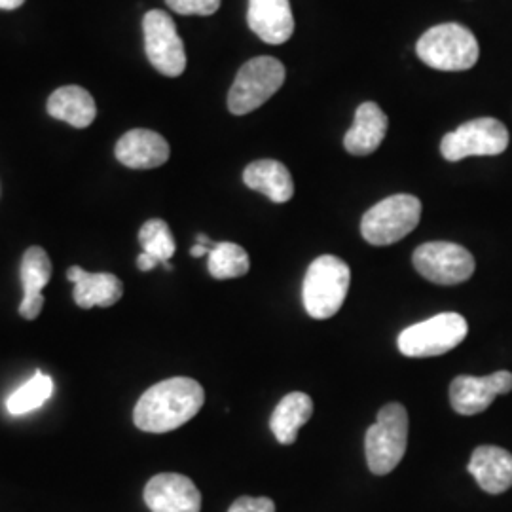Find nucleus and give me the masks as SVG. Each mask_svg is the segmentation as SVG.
Returning <instances> with one entry per match:
<instances>
[{
    "instance_id": "nucleus-1",
    "label": "nucleus",
    "mask_w": 512,
    "mask_h": 512,
    "mask_svg": "<svg viewBox=\"0 0 512 512\" xmlns=\"http://www.w3.org/2000/svg\"><path fill=\"white\" fill-rule=\"evenodd\" d=\"M205 403L202 385L192 378H169L143 393L133 410L135 425L145 433H169L192 420Z\"/></svg>"
},
{
    "instance_id": "nucleus-2",
    "label": "nucleus",
    "mask_w": 512,
    "mask_h": 512,
    "mask_svg": "<svg viewBox=\"0 0 512 512\" xmlns=\"http://www.w3.org/2000/svg\"><path fill=\"white\" fill-rule=\"evenodd\" d=\"M351 270L338 256L323 255L315 258L304 277V306L313 319H329L346 302Z\"/></svg>"
},
{
    "instance_id": "nucleus-3",
    "label": "nucleus",
    "mask_w": 512,
    "mask_h": 512,
    "mask_svg": "<svg viewBox=\"0 0 512 512\" xmlns=\"http://www.w3.org/2000/svg\"><path fill=\"white\" fill-rule=\"evenodd\" d=\"M421 61L437 71L458 73L473 69L478 61L475 35L458 23H442L431 27L416 44Z\"/></svg>"
},
{
    "instance_id": "nucleus-4",
    "label": "nucleus",
    "mask_w": 512,
    "mask_h": 512,
    "mask_svg": "<svg viewBox=\"0 0 512 512\" xmlns=\"http://www.w3.org/2000/svg\"><path fill=\"white\" fill-rule=\"evenodd\" d=\"M408 412L403 404L389 403L378 412V420L365 437L366 463L374 475H389L406 454Z\"/></svg>"
},
{
    "instance_id": "nucleus-5",
    "label": "nucleus",
    "mask_w": 512,
    "mask_h": 512,
    "mask_svg": "<svg viewBox=\"0 0 512 512\" xmlns=\"http://www.w3.org/2000/svg\"><path fill=\"white\" fill-rule=\"evenodd\" d=\"M420 219L421 202L416 196H389L366 211L361 220V234L370 245H393L416 230Z\"/></svg>"
},
{
    "instance_id": "nucleus-6",
    "label": "nucleus",
    "mask_w": 512,
    "mask_h": 512,
    "mask_svg": "<svg viewBox=\"0 0 512 512\" xmlns=\"http://www.w3.org/2000/svg\"><path fill=\"white\" fill-rule=\"evenodd\" d=\"M285 82V67L279 59L262 55L247 61L228 93V109L232 114H249L262 107Z\"/></svg>"
},
{
    "instance_id": "nucleus-7",
    "label": "nucleus",
    "mask_w": 512,
    "mask_h": 512,
    "mask_svg": "<svg viewBox=\"0 0 512 512\" xmlns=\"http://www.w3.org/2000/svg\"><path fill=\"white\" fill-rule=\"evenodd\" d=\"M469 332L467 321L459 313H439L418 325H412L401 332L399 349L406 357H439L465 340Z\"/></svg>"
},
{
    "instance_id": "nucleus-8",
    "label": "nucleus",
    "mask_w": 512,
    "mask_h": 512,
    "mask_svg": "<svg viewBox=\"0 0 512 512\" xmlns=\"http://www.w3.org/2000/svg\"><path fill=\"white\" fill-rule=\"evenodd\" d=\"M509 147V131L495 118L471 120L444 135L440 152L448 162H461L469 156H497Z\"/></svg>"
},
{
    "instance_id": "nucleus-9",
    "label": "nucleus",
    "mask_w": 512,
    "mask_h": 512,
    "mask_svg": "<svg viewBox=\"0 0 512 512\" xmlns=\"http://www.w3.org/2000/svg\"><path fill=\"white\" fill-rule=\"evenodd\" d=\"M421 277L437 285H459L475 274V256L458 243L431 241L423 243L412 256Z\"/></svg>"
},
{
    "instance_id": "nucleus-10",
    "label": "nucleus",
    "mask_w": 512,
    "mask_h": 512,
    "mask_svg": "<svg viewBox=\"0 0 512 512\" xmlns=\"http://www.w3.org/2000/svg\"><path fill=\"white\" fill-rule=\"evenodd\" d=\"M143 33L150 65L164 76H181L186 69V52L171 16L162 10L148 12L143 19Z\"/></svg>"
},
{
    "instance_id": "nucleus-11",
    "label": "nucleus",
    "mask_w": 512,
    "mask_h": 512,
    "mask_svg": "<svg viewBox=\"0 0 512 512\" xmlns=\"http://www.w3.org/2000/svg\"><path fill=\"white\" fill-rule=\"evenodd\" d=\"M512 391V372L499 370L490 376H458L450 385V403L461 416H476L490 408L497 395Z\"/></svg>"
},
{
    "instance_id": "nucleus-12",
    "label": "nucleus",
    "mask_w": 512,
    "mask_h": 512,
    "mask_svg": "<svg viewBox=\"0 0 512 512\" xmlns=\"http://www.w3.org/2000/svg\"><path fill=\"white\" fill-rule=\"evenodd\" d=\"M145 503L152 512H200L202 494L188 476L162 473L148 480Z\"/></svg>"
},
{
    "instance_id": "nucleus-13",
    "label": "nucleus",
    "mask_w": 512,
    "mask_h": 512,
    "mask_svg": "<svg viewBox=\"0 0 512 512\" xmlns=\"http://www.w3.org/2000/svg\"><path fill=\"white\" fill-rule=\"evenodd\" d=\"M247 23L266 44H285L294 33L293 10L289 0H249Z\"/></svg>"
},
{
    "instance_id": "nucleus-14",
    "label": "nucleus",
    "mask_w": 512,
    "mask_h": 512,
    "mask_svg": "<svg viewBox=\"0 0 512 512\" xmlns=\"http://www.w3.org/2000/svg\"><path fill=\"white\" fill-rule=\"evenodd\" d=\"M21 285H23V300L19 304V315L33 321L44 308L42 289L52 279V260L42 247H29L21 260Z\"/></svg>"
},
{
    "instance_id": "nucleus-15",
    "label": "nucleus",
    "mask_w": 512,
    "mask_h": 512,
    "mask_svg": "<svg viewBox=\"0 0 512 512\" xmlns=\"http://www.w3.org/2000/svg\"><path fill=\"white\" fill-rule=\"evenodd\" d=\"M169 154V143L150 129H131L116 143V158L129 169H156L169 160Z\"/></svg>"
},
{
    "instance_id": "nucleus-16",
    "label": "nucleus",
    "mask_w": 512,
    "mask_h": 512,
    "mask_svg": "<svg viewBox=\"0 0 512 512\" xmlns=\"http://www.w3.org/2000/svg\"><path fill=\"white\" fill-rule=\"evenodd\" d=\"M467 469L486 494H503L512 488V454L505 448L478 446Z\"/></svg>"
},
{
    "instance_id": "nucleus-17",
    "label": "nucleus",
    "mask_w": 512,
    "mask_h": 512,
    "mask_svg": "<svg viewBox=\"0 0 512 512\" xmlns=\"http://www.w3.org/2000/svg\"><path fill=\"white\" fill-rule=\"evenodd\" d=\"M67 279L74 283V302L84 310L110 308L124 296V283L114 274H92L73 266L67 270Z\"/></svg>"
},
{
    "instance_id": "nucleus-18",
    "label": "nucleus",
    "mask_w": 512,
    "mask_h": 512,
    "mask_svg": "<svg viewBox=\"0 0 512 512\" xmlns=\"http://www.w3.org/2000/svg\"><path fill=\"white\" fill-rule=\"evenodd\" d=\"M387 114L376 103H363L355 112L353 128L344 137V147L353 156H368L382 145L387 133Z\"/></svg>"
},
{
    "instance_id": "nucleus-19",
    "label": "nucleus",
    "mask_w": 512,
    "mask_h": 512,
    "mask_svg": "<svg viewBox=\"0 0 512 512\" xmlns=\"http://www.w3.org/2000/svg\"><path fill=\"white\" fill-rule=\"evenodd\" d=\"M243 181L274 203L289 202L294 196V183L291 171L277 160H258L245 167Z\"/></svg>"
},
{
    "instance_id": "nucleus-20",
    "label": "nucleus",
    "mask_w": 512,
    "mask_h": 512,
    "mask_svg": "<svg viewBox=\"0 0 512 512\" xmlns=\"http://www.w3.org/2000/svg\"><path fill=\"white\" fill-rule=\"evenodd\" d=\"M48 114L55 120L71 124L73 128L84 129L92 126L97 107L88 90L80 86H63L50 95Z\"/></svg>"
},
{
    "instance_id": "nucleus-21",
    "label": "nucleus",
    "mask_w": 512,
    "mask_h": 512,
    "mask_svg": "<svg viewBox=\"0 0 512 512\" xmlns=\"http://www.w3.org/2000/svg\"><path fill=\"white\" fill-rule=\"evenodd\" d=\"M313 416V401L306 393H289L275 406L270 418V427L275 439L281 444H294L298 431L310 421Z\"/></svg>"
},
{
    "instance_id": "nucleus-22",
    "label": "nucleus",
    "mask_w": 512,
    "mask_h": 512,
    "mask_svg": "<svg viewBox=\"0 0 512 512\" xmlns=\"http://www.w3.org/2000/svg\"><path fill=\"white\" fill-rule=\"evenodd\" d=\"M52 393H54V380L48 374L37 370L29 382H25L8 397L6 408L12 416H23L48 403Z\"/></svg>"
},
{
    "instance_id": "nucleus-23",
    "label": "nucleus",
    "mask_w": 512,
    "mask_h": 512,
    "mask_svg": "<svg viewBox=\"0 0 512 512\" xmlns=\"http://www.w3.org/2000/svg\"><path fill=\"white\" fill-rule=\"evenodd\" d=\"M207 256H209V262H207L209 274L215 279H236L247 274L251 268L247 251L239 247L238 243H230V241L215 243V247Z\"/></svg>"
},
{
    "instance_id": "nucleus-24",
    "label": "nucleus",
    "mask_w": 512,
    "mask_h": 512,
    "mask_svg": "<svg viewBox=\"0 0 512 512\" xmlns=\"http://www.w3.org/2000/svg\"><path fill=\"white\" fill-rule=\"evenodd\" d=\"M139 241L143 253L154 256L160 264H167L177 249L169 224L162 219L147 220L139 230Z\"/></svg>"
},
{
    "instance_id": "nucleus-25",
    "label": "nucleus",
    "mask_w": 512,
    "mask_h": 512,
    "mask_svg": "<svg viewBox=\"0 0 512 512\" xmlns=\"http://www.w3.org/2000/svg\"><path fill=\"white\" fill-rule=\"evenodd\" d=\"M165 4L181 16H213L220 8V0H165Z\"/></svg>"
},
{
    "instance_id": "nucleus-26",
    "label": "nucleus",
    "mask_w": 512,
    "mask_h": 512,
    "mask_svg": "<svg viewBox=\"0 0 512 512\" xmlns=\"http://www.w3.org/2000/svg\"><path fill=\"white\" fill-rule=\"evenodd\" d=\"M228 512H275V503L270 497H239Z\"/></svg>"
},
{
    "instance_id": "nucleus-27",
    "label": "nucleus",
    "mask_w": 512,
    "mask_h": 512,
    "mask_svg": "<svg viewBox=\"0 0 512 512\" xmlns=\"http://www.w3.org/2000/svg\"><path fill=\"white\" fill-rule=\"evenodd\" d=\"M158 264H160V262H158L154 256L148 255V253H141L139 258H137V268H139L141 272H150V270H154Z\"/></svg>"
},
{
    "instance_id": "nucleus-28",
    "label": "nucleus",
    "mask_w": 512,
    "mask_h": 512,
    "mask_svg": "<svg viewBox=\"0 0 512 512\" xmlns=\"http://www.w3.org/2000/svg\"><path fill=\"white\" fill-rule=\"evenodd\" d=\"M211 249H213V247H207V245H200V243H196V245L190 249V255L200 258V256L209 255V253H211Z\"/></svg>"
},
{
    "instance_id": "nucleus-29",
    "label": "nucleus",
    "mask_w": 512,
    "mask_h": 512,
    "mask_svg": "<svg viewBox=\"0 0 512 512\" xmlns=\"http://www.w3.org/2000/svg\"><path fill=\"white\" fill-rule=\"evenodd\" d=\"M25 0H0V10H16Z\"/></svg>"
}]
</instances>
